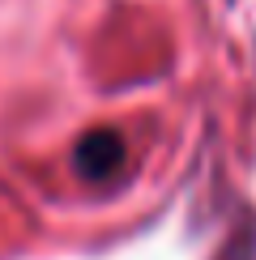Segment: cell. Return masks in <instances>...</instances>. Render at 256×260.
<instances>
[{
    "label": "cell",
    "instance_id": "cell-1",
    "mask_svg": "<svg viewBox=\"0 0 256 260\" xmlns=\"http://www.w3.org/2000/svg\"><path fill=\"white\" fill-rule=\"evenodd\" d=\"M115 162H120V141L115 137H99V141H90V145L81 149V171L85 175H103Z\"/></svg>",
    "mask_w": 256,
    "mask_h": 260
}]
</instances>
